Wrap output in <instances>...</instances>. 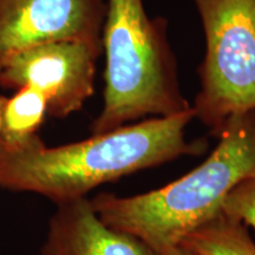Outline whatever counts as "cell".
I'll return each mask as SVG.
<instances>
[{"instance_id": "1", "label": "cell", "mask_w": 255, "mask_h": 255, "mask_svg": "<svg viewBox=\"0 0 255 255\" xmlns=\"http://www.w3.org/2000/svg\"><path fill=\"white\" fill-rule=\"evenodd\" d=\"M195 119L184 113L127 124L83 141L47 146L40 136L15 150L0 148V188L41 195L55 205L88 197L121 177L206 150L205 139L188 141Z\"/></svg>"}, {"instance_id": "2", "label": "cell", "mask_w": 255, "mask_h": 255, "mask_svg": "<svg viewBox=\"0 0 255 255\" xmlns=\"http://www.w3.org/2000/svg\"><path fill=\"white\" fill-rule=\"evenodd\" d=\"M199 167L167 186L133 196L101 193L90 200L108 227L141 240L155 255L178 246L219 214L228 194L255 176V110L233 115Z\"/></svg>"}, {"instance_id": "3", "label": "cell", "mask_w": 255, "mask_h": 255, "mask_svg": "<svg viewBox=\"0 0 255 255\" xmlns=\"http://www.w3.org/2000/svg\"><path fill=\"white\" fill-rule=\"evenodd\" d=\"M102 46L103 108L91 124V135L150 115L167 117L190 109L180 89L167 20L149 17L143 0H107Z\"/></svg>"}, {"instance_id": "4", "label": "cell", "mask_w": 255, "mask_h": 255, "mask_svg": "<svg viewBox=\"0 0 255 255\" xmlns=\"http://www.w3.org/2000/svg\"><path fill=\"white\" fill-rule=\"evenodd\" d=\"M206 36L195 119L218 136L233 115L255 110V0H193Z\"/></svg>"}, {"instance_id": "5", "label": "cell", "mask_w": 255, "mask_h": 255, "mask_svg": "<svg viewBox=\"0 0 255 255\" xmlns=\"http://www.w3.org/2000/svg\"><path fill=\"white\" fill-rule=\"evenodd\" d=\"M102 52V40L64 39L28 47L6 62L0 88L36 89L46 98L49 116L66 119L94 95Z\"/></svg>"}, {"instance_id": "6", "label": "cell", "mask_w": 255, "mask_h": 255, "mask_svg": "<svg viewBox=\"0 0 255 255\" xmlns=\"http://www.w3.org/2000/svg\"><path fill=\"white\" fill-rule=\"evenodd\" d=\"M107 0H0V71L28 47L64 39L102 40Z\"/></svg>"}, {"instance_id": "7", "label": "cell", "mask_w": 255, "mask_h": 255, "mask_svg": "<svg viewBox=\"0 0 255 255\" xmlns=\"http://www.w3.org/2000/svg\"><path fill=\"white\" fill-rule=\"evenodd\" d=\"M40 255H155L132 235L105 226L84 197L57 205Z\"/></svg>"}, {"instance_id": "8", "label": "cell", "mask_w": 255, "mask_h": 255, "mask_svg": "<svg viewBox=\"0 0 255 255\" xmlns=\"http://www.w3.org/2000/svg\"><path fill=\"white\" fill-rule=\"evenodd\" d=\"M47 115L44 95L31 87H21L11 96H0V148L15 150L39 136Z\"/></svg>"}, {"instance_id": "9", "label": "cell", "mask_w": 255, "mask_h": 255, "mask_svg": "<svg viewBox=\"0 0 255 255\" xmlns=\"http://www.w3.org/2000/svg\"><path fill=\"white\" fill-rule=\"evenodd\" d=\"M201 255H255V242L248 227L220 212L181 241Z\"/></svg>"}, {"instance_id": "10", "label": "cell", "mask_w": 255, "mask_h": 255, "mask_svg": "<svg viewBox=\"0 0 255 255\" xmlns=\"http://www.w3.org/2000/svg\"><path fill=\"white\" fill-rule=\"evenodd\" d=\"M222 212L255 232V176L238 184L228 194Z\"/></svg>"}, {"instance_id": "11", "label": "cell", "mask_w": 255, "mask_h": 255, "mask_svg": "<svg viewBox=\"0 0 255 255\" xmlns=\"http://www.w3.org/2000/svg\"><path fill=\"white\" fill-rule=\"evenodd\" d=\"M162 255H201V254L196 253V252H194L193 250H189V248L182 246V245H178V246L174 247L173 250L168 251L167 253Z\"/></svg>"}]
</instances>
